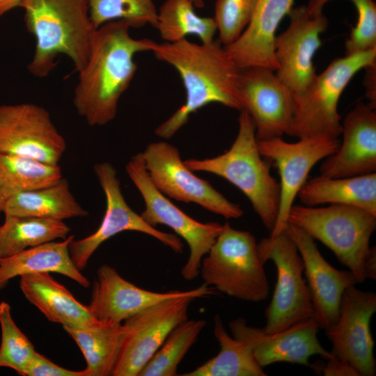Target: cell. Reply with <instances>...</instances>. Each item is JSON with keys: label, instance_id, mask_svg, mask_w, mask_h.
<instances>
[{"label": "cell", "instance_id": "6da1fadb", "mask_svg": "<svg viewBox=\"0 0 376 376\" xmlns=\"http://www.w3.org/2000/svg\"><path fill=\"white\" fill-rule=\"evenodd\" d=\"M123 20L105 23L97 29L91 51L74 92L77 113L91 126L104 125L117 113L120 97L137 70L134 56L152 52L157 42L135 39Z\"/></svg>", "mask_w": 376, "mask_h": 376}, {"label": "cell", "instance_id": "7a4b0ae2", "mask_svg": "<svg viewBox=\"0 0 376 376\" xmlns=\"http://www.w3.org/2000/svg\"><path fill=\"white\" fill-rule=\"evenodd\" d=\"M152 52L178 71L186 92L184 104L155 129L158 136L171 138L191 113L211 103L241 111L236 87L240 68L218 40L200 45L187 39L164 42L157 43Z\"/></svg>", "mask_w": 376, "mask_h": 376}, {"label": "cell", "instance_id": "3957f363", "mask_svg": "<svg viewBox=\"0 0 376 376\" xmlns=\"http://www.w3.org/2000/svg\"><path fill=\"white\" fill-rule=\"evenodd\" d=\"M24 22L35 38L31 75L45 77L56 65L58 56H67L75 70L85 66L97 28L90 15L88 0H24Z\"/></svg>", "mask_w": 376, "mask_h": 376}, {"label": "cell", "instance_id": "277c9868", "mask_svg": "<svg viewBox=\"0 0 376 376\" xmlns=\"http://www.w3.org/2000/svg\"><path fill=\"white\" fill-rule=\"evenodd\" d=\"M238 124L237 136L224 153L208 159H189L184 163L192 171L215 174L237 187L272 231L278 214L279 182L271 175L269 164L258 150L255 126L246 111H240Z\"/></svg>", "mask_w": 376, "mask_h": 376}, {"label": "cell", "instance_id": "5b68a950", "mask_svg": "<svg viewBox=\"0 0 376 376\" xmlns=\"http://www.w3.org/2000/svg\"><path fill=\"white\" fill-rule=\"evenodd\" d=\"M288 224L329 248L354 274L357 283L366 280L364 266L370 250V239L376 228V215L349 205H293Z\"/></svg>", "mask_w": 376, "mask_h": 376}, {"label": "cell", "instance_id": "8992f818", "mask_svg": "<svg viewBox=\"0 0 376 376\" xmlns=\"http://www.w3.org/2000/svg\"><path fill=\"white\" fill-rule=\"evenodd\" d=\"M200 272L204 283L242 301H263L269 293L254 236L228 223L223 224L221 232L203 258Z\"/></svg>", "mask_w": 376, "mask_h": 376}, {"label": "cell", "instance_id": "52a82bcc", "mask_svg": "<svg viewBox=\"0 0 376 376\" xmlns=\"http://www.w3.org/2000/svg\"><path fill=\"white\" fill-rule=\"evenodd\" d=\"M375 64L376 49L345 55L330 63L295 101L289 135L338 139L342 132L338 104L344 89L358 72Z\"/></svg>", "mask_w": 376, "mask_h": 376}, {"label": "cell", "instance_id": "ba28073f", "mask_svg": "<svg viewBox=\"0 0 376 376\" xmlns=\"http://www.w3.org/2000/svg\"><path fill=\"white\" fill-rule=\"evenodd\" d=\"M262 262L272 260L277 280L265 310L263 331L272 334L313 317L310 292L304 277V264L297 247L285 230L258 243Z\"/></svg>", "mask_w": 376, "mask_h": 376}, {"label": "cell", "instance_id": "9c48e42d", "mask_svg": "<svg viewBox=\"0 0 376 376\" xmlns=\"http://www.w3.org/2000/svg\"><path fill=\"white\" fill-rule=\"evenodd\" d=\"M126 172L142 196L146 208L142 218L150 226L163 224L186 241L189 256L181 269L185 280L195 279L200 273L203 258L208 253L223 229L217 222H199L175 206L151 181L141 153L133 156L125 166Z\"/></svg>", "mask_w": 376, "mask_h": 376}, {"label": "cell", "instance_id": "30bf717a", "mask_svg": "<svg viewBox=\"0 0 376 376\" xmlns=\"http://www.w3.org/2000/svg\"><path fill=\"white\" fill-rule=\"evenodd\" d=\"M140 153L151 181L163 194L178 201L196 203L226 219L243 215L239 204L230 201L208 181L194 175L173 145L152 142Z\"/></svg>", "mask_w": 376, "mask_h": 376}, {"label": "cell", "instance_id": "8fae6325", "mask_svg": "<svg viewBox=\"0 0 376 376\" xmlns=\"http://www.w3.org/2000/svg\"><path fill=\"white\" fill-rule=\"evenodd\" d=\"M288 28L275 42L279 79L288 87L295 101L313 81L317 74L313 58L320 47V35L328 26L322 9L300 6L291 9Z\"/></svg>", "mask_w": 376, "mask_h": 376}, {"label": "cell", "instance_id": "7c38bea8", "mask_svg": "<svg viewBox=\"0 0 376 376\" xmlns=\"http://www.w3.org/2000/svg\"><path fill=\"white\" fill-rule=\"evenodd\" d=\"M94 171L106 197V210L95 232L69 244L71 258L83 270L97 248L113 236L126 230L138 231L153 237L176 253H182L183 244L173 234L157 230L148 224L127 203L122 194L115 168L109 162L97 163Z\"/></svg>", "mask_w": 376, "mask_h": 376}, {"label": "cell", "instance_id": "4fadbf2b", "mask_svg": "<svg viewBox=\"0 0 376 376\" xmlns=\"http://www.w3.org/2000/svg\"><path fill=\"white\" fill-rule=\"evenodd\" d=\"M198 297L187 295L152 304L124 321L127 329L113 376H138L170 333L188 320L191 303Z\"/></svg>", "mask_w": 376, "mask_h": 376}, {"label": "cell", "instance_id": "5bb4252c", "mask_svg": "<svg viewBox=\"0 0 376 376\" xmlns=\"http://www.w3.org/2000/svg\"><path fill=\"white\" fill-rule=\"evenodd\" d=\"M66 142L49 112L32 103L0 105V152L58 166Z\"/></svg>", "mask_w": 376, "mask_h": 376}, {"label": "cell", "instance_id": "9a60e30c", "mask_svg": "<svg viewBox=\"0 0 376 376\" xmlns=\"http://www.w3.org/2000/svg\"><path fill=\"white\" fill-rule=\"evenodd\" d=\"M339 146L338 139L314 136L287 142L282 137L258 140L261 155L276 165L280 175L278 214L271 237L287 228L294 201L312 168L320 160L334 153Z\"/></svg>", "mask_w": 376, "mask_h": 376}, {"label": "cell", "instance_id": "2e32d148", "mask_svg": "<svg viewBox=\"0 0 376 376\" xmlns=\"http://www.w3.org/2000/svg\"><path fill=\"white\" fill-rule=\"evenodd\" d=\"M236 87L241 111L251 118L257 140L289 135L295 100L275 71L258 66L240 68Z\"/></svg>", "mask_w": 376, "mask_h": 376}, {"label": "cell", "instance_id": "e0dca14e", "mask_svg": "<svg viewBox=\"0 0 376 376\" xmlns=\"http://www.w3.org/2000/svg\"><path fill=\"white\" fill-rule=\"evenodd\" d=\"M375 311V293L351 285L343 294L337 322L325 330L332 345V358L350 366L358 376L375 375L374 340L370 328Z\"/></svg>", "mask_w": 376, "mask_h": 376}, {"label": "cell", "instance_id": "ac0fdd59", "mask_svg": "<svg viewBox=\"0 0 376 376\" xmlns=\"http://www.w3.org/2000/svg\"><path fill=\"white\" fill-rule=\"evenodd\" d=\"M217 294L214 288L205 283L189 290H172L165 292L147 290L125 280L115 268L104 264L97 270L87 307L99 322L119 324L165 299L187 295L201 298Z\"/></svg>", "mask_w": 376, "mask_h": 376}, {"label": "cell", "instance_id": "d6986e66", "mask_svg": "<svg viewBox=\"0 0 376 376\" xmlns=\"http://www.w3.org/2000/svg\"><path fill=\"white\" fill-rule=\"evenodd\" d=\"M229 328L233 337L250 347L262 368L281 362L308 366L309 358L315 354L324 359H332L318 340L320 327L313 317L272 334L249 326L242 318L231 321Z\"/></svg>", "mask_w": 376, "mask_h": 376}, {"label": "cell", "instance_id": "ffe728a7", "mask_svg": "<svg viewBox=\"0 0 376 376\" xmlns=\"http://www.w3.org/2000/svg\"><path fill=\"white\" fill-rule=\"evenodd\" d=\"M285 230L303 261L313 318L320 328L327 330L337 322L343 294L348 287L357 283L356 278L350 270L332 267L322 256L314 239L303 230L290 224Z\"/></svg>", "mask_w": 376, "mask_h": 376}, {"label": "cell", "instance_id": "44dd1931", "mask_svg": "<svg viewBox=\"0 0 376 376\" xmlns=\"http://www.w3.org/2000/svg\"><path fill=\"white\" fill-rule=\"evenodd\" d=\"M343 141L337 150L324 159L320 175L345 178L376 173V111L359 102L342 124Z\"/></svg>", "mask_w": 376, "mask_h": 376}, {"label": "cell", "instance_id": "7402d4cb", "mask_svg": "<svg viewBox=\"0 0 376 376\" xmlns=\"http://www.w3.org/2000/svg\"><path fill=\"white\" fill-rule=\"evenodd\" d=\"M295 0H258L251 19L240 37L226 50L239 68L264 67L276 71V30Z\"/></svg>", "mask_w": 376, "mask_h": 376}, {"label": "cell", "instance_id": "603a6c76", "mask_svg": "<svg viewBox=\"0 0 376 376\" xmlns=\"http://www.w3.org/2000/svg\"><path fill=\"white\" fill-rule=\"evenodd\" d=\"M19 288L25 298L50 322L63 327H88L99 324L87 306L80 303L50 273L21 276Z\"/></svg>", "mask_w": 376, "mask_h": 376}, {"label": "cell", "instance_id": "cb8c5ba5", "mask_svg": "<svg viewBox=\"0 0 376 376\" xmlns=\"http://www.w3.org/2000/svg\"><path fill=\"white\" fill-rule=\"evenodd\" d=\"M74 238L71 235L63 241L48 242L0 258V290L17 276L43 272L61 274L88 288L91 282L75 266L70 254L69 244Z\"/></svg>", "mask_w": 376, "mask_h": 376}, {"label": "cell", "instance_id": "d4e9b609", "mask_svg": "<svg viewBox=\"0 0 376 376\" xmlns=\"http://www.w3.org/2000/svg\"><path fill=\"white\" fill-rule=\"evenodd\" d=\"M297 197L307 206L349 205L376 215V173L345 178L320 175L306 182Z\"/></svg>", "mask_w": 376, "mask_h": 376}, {"label": "cell", "instance_id": "484cf974", "mask_svg": "<svg viewBox=\"0 0 376 376\" xmlns=\"http://www.w3.org/2000/svg\"><path fill=\"white\" fill-rule=\"evenodd\" d=\"M3 213L61 221L88 215L72 195L69 183L63 177L51 185L13 196L6 202Z\"/></svg>", "mask_w": 376, "mask_h": 376}, {"label": "cell", "instance_id": "4316f807", "mask_svg": "<svg viewBox=\"0 0 376 376\" xmlns=\"http://www.w3.org/2000/svg\"><path fill=\"white\" fill-rule=\"evenodd\" d=\"M86 360L87 376L112 375L127 329L123 324L99 323L88 327H63Z\"/></svg>", "mask_w": 376, "mask_h": 376}, {"label": "cell", "instance_id": "83f0119b", "mask_svg": "<svg viewBox=\"0 0 376 376\" xmlns=\"http://www.w3.org/2000/svg\"><path fill=\"white\" fill-rule=\"evenodd\" d=\"M214 335L220 345L219 353L183 376H265L250 347L230 336L219 315L214 318Z\"/></svg>", "mask_w": 376, "mask_h": 376}, {"label": "cell", "instance_id": "f1b7e54d", "mask_svg": "<svg viewBox=\"0 0 376 376\" xmlns=\"http://www.w3.org/2000/svg\"><path fill=\"white\" fill-rule=\"evenodd\" d=\"M70 231L61 220L5 215L0 226V258L56 239H65Z\"/></svg>", "mask_w": 376, "mask_h": 376}, {"label": "cell", "instance_id": "f546056e", "mask_svg": "<svg viewBox=\"0 0 376 376\" xmlns=\"http://www.w3.org/2000/svg\"><path fill=\"white\" fill-rule=\"evenodd\" d=\"M62 177L59 165H47L0 152V213L13 196L51 185Z\"/></svg>", "mask_w": 376, "mask_h": 376}, {"label": "cell", "instance_id": "4dcf8cb0", "mask_svg": "<svg viewBox=\"0 0 376 376\" xmlns=\"http://www.w3.org/2000/svg\"><path fill=\"white\" fill-rule=\"evenodd\" d=\"M156 29L166 42H178L193 34L201 43L207 44L214 40L217 31L214 18L198 15L190 0H166L157 10Z\"/></svg>", "mask_w": 376, "mask_h": 376}, {"label": "cell", "instance_id": "1f68e13d", "mask_svg": "<svg viewBox=\"0 0 376 376\" xmlns=\"http://www.w3.org/2000/svg\"><path fill=\"white\" fill-rule=\"evenodd\" d=\"M203 320H187L178 325L138 376H175L179 363L205 326Z\"/></svg>", "mask_w": 376, "mask_h": 376}, {"label": "cell", "instance_id": "d6a6232c", "mask_svg": "<svg viewBox=\"0 0 376 376\" xmlns=\"http://www.w3.org/2000/svg\"><path fill=\"white\" fill-rule=\"evenodd\" d=\"M89 15L97 29L102 24L123 20L130 28L147 24L156 28L157 10L152 0H88Z\"/></svg>", "mask_w": 376, "mask_h": 376}, {"label": "cell", "instance_id": "836d02e7", "mask_svg": "<svg viewBox=\"0 0 376 376\" xmlns=\"http://www.w3.org/2000/svg\"><path fill=\"white\" fill-rule=\"evenodd\" d=\"M0 367L24 374L36 353L35 347L13 319L10 306L0 302Z\"/></svg>", "mask_w": 376, "mask_h": 376}, {"label": "cell", "instance_id": "e575fe53", "mask_svg": "<svg viewBox=\"0 0 376 376\" xmlns=\"http://www.w3.org/2000/svg\"><path fill=\"white\" fill-rule=\"evenodd\" d=\"M258 0H217L214 20L218 40L227 46L235 41L250 22Z\"/></svg>", "mask_w": 376, "mask_h": 376}, {"label": "cell", "instance_id": "d590c367", "mask_svg": "<svg viewBox=\"0 0 376 376\" xmlns=\"http://www.w3.org/2000/svg\"><path fill=\"white\" fill-rule=\"evenodd\" d=\"M330 0H311L308 6L322 8ZM355 6L358 20L345 43V55L376 49V5L373 0H349Z\"/></svg>", "mask_w": 376, "mask_h": 376}, {"label": "cell", "instance_id": "8d00e7d4", "mask_svg": "<svg viewBox=\"0 0 376 376\" xmlns=\"http://www.w3.org/2000/svg\"><path fill=\"white\" fill-rule=\"evenodd\" d=\"M24 376H87L85 369L72 370L59 366L36 352Z\"/></svg>", "mask_w": 376, "mask_h": 376}, {"label": "cell", "instance_id": "74e56055", "mask_svg": "<svg viewBox=\"0 0 376 376\" xmlns=\"http://www.w3.org/2000/svg\"><path fill=\"white\" fill-rule=\"evenodd\" d=\"M326 366L323 368L324 375L326 376H342L351 375L358 376L357 373L348 365L342 363L335 359L327 360Z\"/></svg>", "mask_w": 376, "mask_h": 376}, {"label": "cell", "instance_id": "f35d334b", "mask_svg": "<svg viewBox=\"0 0 376 376\" xmlns=\"http://www.w3.org/2000/svg\"><path fill=\"white\" fill-rule=\"evenodd\" d=\"M375 69L376 64L366 68L368 72L366 75V94L370 102L368 104L374 109L376 107L375 87L373 86V84H375Z\"/></svg>", "mask_w": 376, "mask_h": 376}, {"label": "cell", "instance_id": "ab89813d", "mask_svg": "<svg viewBox=\"0 0 376 376\" xmlns=\"http://www.w3.org/2000/svg\"><path fill=\"white\" fill-rule=\"evenodd\" d=\"M364 274L366 279L375 280L376 279V250L375 246L370 247V252L366 260Z\"/></svg>", "mask_w": 376, "mask_h": 376}, {"label": "cell", "instance_id": "60d3db41", "mask_svg": "<svg viewBox=\"0 0 376 376\" xmlns=\"http://www.w3.org/2000/svg\"><path fill=\"white\" fill-rule=\"evenodd\" d=\"M24 0H0V17L10 10L19 7Z\"/></svg>", "mask_w": 376, "mask_h": 376}, {"label": "cell", "instance_id": "b9f144b4", "mask_svg": "<svg viewBox=\"0 0 376 376\" xmlns=\"http://www.w3.org/2000/svg\"><path fill=\"white\" fill-rule=\"evenodd\" d=\"M195 8H202L204 6V0H190Z\"/></svg>", "mask_w": 376, "mask_h": 376}]
</instances>
